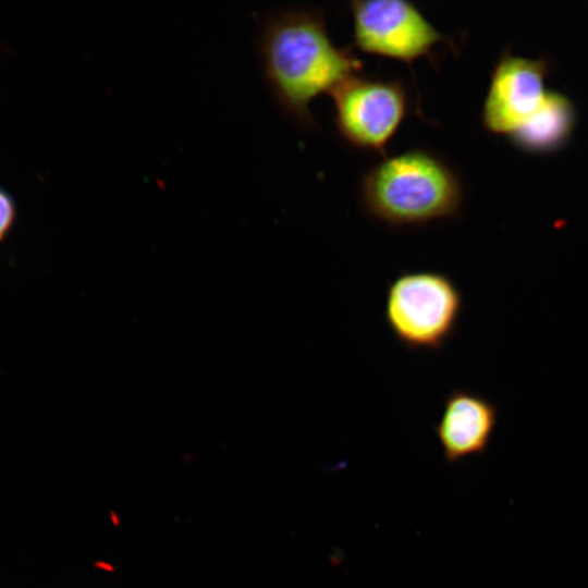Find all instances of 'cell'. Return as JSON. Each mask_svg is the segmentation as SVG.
<instances>
[{
	"mask_svg": "<svg viewBox=\"0 0 588 588\" xmlns=\"http://www.w3.org/2000/svg\"><path fill=\"white\" fill-rule=\"evenodd\" d=\"M262 72L275 103L307 131H316L313 100L360 73L362 61L331 39L319 9L292 8L269 16L258 41Z\"/></svg>",
	"mask_w": 588,
	"mask_h": 588,
	"instance_id": "cell-1",
	"label": "cell"
},
{
	"mask_svg": "<svg viewBox=\"0 0 588 588\" xmlns=\"http://www.w3.org/2000/svg\"><path fill=\"white\" fill-rule=\"evenodd\" d=\"M359 198L364 211L381 224L420 226L456 217L464 187L445 159L412 148L371 166L362 176Z\"/></svg>",
	"mask_w": 588,
	"mask_h": 588,
	"instance_id": "cell-2",
	"label": "cell"
},
{
	"mask_svg": "<svg viewBox=\"0 0 588 588\" xmlns=\"http://www.w3.org/2000/svg\"><path fill=\"white\" fill-rule=\"evenodd\" d=\"M463 309V292L448 273L403 270L388 283L383 318L407 351L438 352L455 335Z\"/></svg>",
	"mask_w": 588,
	"mask_h": 588,
	"instance_id": "cell-3",
	"label": "cell"
},
{
	"mask_svg": "<svg viewBox=\"0 0 588 588\" xmlns=\"http://www.w3.org/2000/svg\"><path fill=\"white\" fill-rule=\"evenodd\" d=\"M330 96L340 136L354 148L382 155L411 110L408 93L399 78L358 73Z\"/></svg>",
	"mask_w": 588,
	"mask_h": 588,
	"instance_id": "cell-4",
	"label": "cell"
},
{
	"mask_svg": "<svg viewBox=\"0 0 588 588\" xmlns=\"http://www.w3.org/2000/svg\"><path fill=\"white\" fill-rule=\"evenodd\" d=\"M354 45L362 51L412 64L432 56L448 37L412 2L355 0L350 2Z\"/></svg>",
	"mask_w": 588,
	"mask_h": 588,
	"instance_id": "cell-5",
	"label": "cell"
},
{
	"mask_svg": "<svg viewBox=\"0 0 588 588\" xmlns=\"http://www.w3.org/2000/svg\"><path fill=\"white\" fill-rule=\"evenodd\" d=\"M549 70L543 59L503 53L493 66L483 100V127L505 136L520 127L549 93L546 88Z\"/></svg>",
	"mask_w": 588,
	"mask_h": 588,
	"instance_id": "cell-6",
	"label": "cell"
},
{
	"mask_svg": "<svg viewBox=\"0 0 588 588\" xmlns=\"http://www.w3.org/2000/svg\"><path fill=\"white\" fill-rule=\"evenodd\" d=\"M499 420L498 405L483 394L457 388L443 399L432 430L445 463L456 464L489 449Z\"/></svg>",
	"mask_w": 588,
	"mask_h": 588,
	"instance_id": "cell-7",
	"label": "cell"
},
{
	"mask_svg": "<svg viewBox=\"0 0 588 588\" xmlns=\"http://www.w3.org/2000/svg\"><path fill=\"white\" fill-rule=\"evenodd\" d=\"M576 124V110L572 100L550 90L539 109L512 135V143L528 152H550L561 148Z\"/></svg>",
	"mask_w": 588,
	"mask_h": 588,
	"instance_id": "cell-8",
	"label": "cell"
},
{
	"mask_svg": "<svg viewBox=\"0 0 588 588\" xmlns=\"http://www.w3.org/2000/svg\"><path fill=\"white\" fill-rule=\"evenodd\" d=\"M17 217L12 195L0 186V243L11 233Z\"/></svg>",
	"mask_w": 588,
	"mask_h": 588,
	"instance_id": "cell-9",
	"label": "cell"
}]
</instances>
